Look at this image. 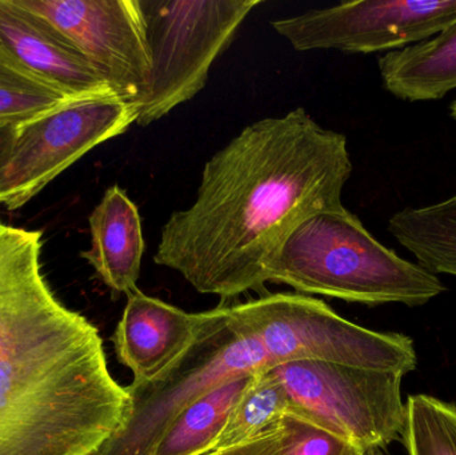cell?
I'll list each match as a JSON object with an SVG mask.
<instances>
[{
  "instance_id": "17",
  "label": "cell",
  "mask_w": 456,
  "mask_h": 455,
  "mask_svg": "<svg viewBox=\"0 0 456 455\" xmlns=\"http://www.w3.org/2000/svg\"><path fill=\"white\" fill-rule=\"evenodd\" d=\"M287 414L289 400L286 389L273 371L265 369L252 377L208 453L243 445L279 424Z\"/></svg>"
},
{
  "instance_id": "22",
  "label": "cell",
  "mask_w": 456,
  "mask_h": 455,
  "mask_svg": "<svg viewBox=\"0 0 456 455\" xmlns=\"http://www.w3.org/2000/svg\"><path fill=\"white\" fill-rule=\"evenodd\" d=\"M18 134V127L12 126H0V166L4 162L11 146H12L13 139Z\"/></svg>"
},
{
  "instance_id": "21",
  "label": "cell",
  "mask_w": 456,
  "mask_h": 455,
  "mask_svg": "<svg viewBox=\"0 0 456 455\" xmlns=\"http://www.w3.org/2000/svg\"><path fill=\"white\" fill-rule=\"evenodd\" d=\"M292 441H294V429L289 417L286 416L267 432L262 433L243 445L205 455H286L291 448Z\"/></svg>"
},
{
  "instance_id": "5",
  "label": "cell",
  "mask_w": 456,
  "mask_h": 455,
  "mask_svg": "<svg viewBox=\"0 0 456 455\" xmlns=\"http://www.w3.org/2000/svg\"><path fill=\"white\" fill-rule=\"evenodd\" d=\"M268 368L265 353L222 304L208 310L189 352L159 378L126 387L128 409L117 433L91 455H150L174 419L216 387Z\"/></svg>"
},
{
  "instance_id": "15",
  "label": "cell",
  "mask_w": 456,
  "mask_h": 455,
  "mask_svg": "<svg viewBox=\"0 0 456 455\" xmlns=\"http://www.w3.org/2000/svg\"><path fill=\"white\" fill-rule=\"evenodd\" d=\"M390 234L434 274L456 277V194L423 207H409L391 216Z\"/></svg>"
},
{
  "instance_id": "9",
  "label": "cell",
  "mask_w": 456,
  "mask_h": 455,
  "mask_svg": "<svg viewBox=\"0 0 456 455\" xmlns=\"http://www.w3.org/2000/svg\"><path fill=\"white\" fill-rule=\"evenodd\" d=\"M456 23V0H359L278 19L273 28L297 51L391 53Z\"/></svg>"
},
{
  "instance_id": "14",
  "label": "cell",
  "mask_w": 456,
  "mask_h": 455,
  "mask_svg": "<svg viewBox=\"0 0 456 455\" xmlns=\"http://www.w3.org/2000/svg\"><path fill=\"white\" fill-rule=\"evenodd\" d=\"M383 87L406 102L444 99L456 90V23L426 42L378 59Z\"/></svg>"
},
{
  "instance_id": "10",
  "label": "cell",
  "mask_w": 456,
  "mask_h": 455,
  "mask_svg": "<svg viewBox=\"0 0 456 455\" xmlns=\"http://www.w3.org/2000/svg\"><path fill=\"white\" fill-rule=\"evenodd\" d=\"M55 26L135 106L149 93L151 55L139 0H19Z\"/></svg>"
},
{
  "instance_id": "18",
  "label": "cell",
  "mask_w": 456,
  "mask_h": 455,
  "mask_svg": "<svg viewBox=\"0 0 456 455\" xmlns=\"http://www.w3.org/2000/svg\"><path fill=\"white\" fill-rule=\"evenodd\" d=\"M401 441L409 455H456V406L428 394L409 395Z\"/></svg>"
},
{
  "instance_id": "23",
  "label": "cell",
  "mask_w": 456,
  "mask_h": 455,
  "mask_svg": "<svg viewBox=\"0 0 456 455\" xmlns=\"http://www.w3.org/2000/svg\"><path fill=\"white\" fill-rule=\"evenodd\" d=\"M363 455H386L383 453V449H369V451H364Z\"/></svg>"
},
{
  "instance_id": "7",
  "label": "cell",
  "mask_w": 456,
  "mask_h": 455,
  "mask_svg": "<svg viewBox=\"0 0 456 455\" xmlns=\"http://www.w3.org/2000/svg\"><path fill=\"white\" fill-rule=\"evenodd\" d=\"M289 400V414L364 451L399 441L406 403L396 371L299 361L270 368Z\"/></svg>"
},
{
  "instance_id": "1",
  "label": "cell",
  "mask_w": 456,
  "mask_h": 455,
  "mask_svg": "<svg viewBox=\"0 0 456 455\" xmlns=\"http://www.w3.org/2000/svg\"><path fill=\"white\" fill-rule=\"evenodd\" d=\"M347 138L303 107L247 126L206 162L197 199L171 214L154 262L222 299L265 288V264L308 216L343 207Z\"/></svg>"
},
{
  "instance_id": "20",
  "label": "cell",
  "mask_w": 456,
  "mask_h": 455,
  "mask_svg": "<svg viewBox=\"0 0 456 455\" xmlns=\"http://www.w3.org/2000/svg\"><path fill=\"white\" fill-rule=\"evenodd\" d=\"M294 441L286 455H363V449L342 440L299 417L287 414Z\"/></svg>"
},
{
  "instance_id": "13",
  "label": "cell",
  "mask_w": 456,
  "mask_h": 455,
  "mask_svg": "<svg viewBox=\"0 0 456 455\" xmlns=\"http://www.w3.org/2000/svg\"><path fill=\"white\" fill-rule=\"evenodd\" d=\"M91 248L80 254L115 294L138 288L146 243L141 214L118 184L104 192L90 218Z\"/></svg>"
},
{
  "instance_id": "2",
  "label": "cell",
  "mask_w": 456,
  "mask_h": 455,
  "mask_svg": "<svg viewBox=\"0 0 456 455\" xmlns=\"http://www.w3.org/2000/svg\"><path fill=\"white\" fill-rule=\"evenodd\" d=\"M42 232L0 221V455H91L125 421L98 329L42 272Z\"/></svg>"
},
{
  "instance_id": "16",
  "label": "cell",
  "mask_w": 456,
  "mask_h": 455,
  "mask_svg": "<svg viewBox=\"0 0 456 455\" xmlns=\"http://www.w3.org/2000/svg\"><path fill=\"white\" fill-rule=\"evenodd\" d=\"M254 376L232 379L184 409L150 455L208 454Z\"/></svg>"
},
{
  "instance_id": "4",
  "label": "cell",
  "mask_w": 456,
  "mask_h": 455,
  "mask_svg": "<svg viewBox=\"0 0 456 455\" xmlns=\"http://www.w3.org/2000/svg\"><path fill=\"white\" fill-rule=\"evenodd\" d=\"M230 317L259 344L268 368L314 361L404 376L417 369L411 338L362 328L313 297L268 294L230 306Z\"/></svg>"
},
{
  "instance_id": "3",
  "label": "cell",
  "mask_w": 456,
  "mask_h": 455,
  "mask_svg": "<svg viewBox=\"0 0 456 455\" xmlns=\"http://www.w3.org/2000/svg\"><path fill=\"white\" fill-rule=\"evenodd\" d=\"M265 280L369 306H422L446 291L438 275L383 246L345 206L300 222L265 262Z\"/></svg>"
},
{
  "instance_id": "19",
  "label": "cell",
  "mask_w": 456,
  "mask_h": 455,
  "mask_svg": "<svg viewBox=\"0 0 456 455\" xmlns=\"http://www.w3.org/2000/svg\"><path fill=\"white\" fill-rule=\"evenodd\" d=\"M74 101L0 61V126L21 127Z\"/></svg>"
},
{
  "instance_id": "8",
  "label": "cell",
  "mask_w": 456,
  "mask_h": 455,
  "mask_svg": "<svg viewBox=\"0 0 456 455\" xmlns=\"http://www.w3.org/2000/svg\"><path fill=\"white\" fill-rule=\"evenodd\" d=\"M138 111L115 95L74 99L18 128L0 166V206L23 207L99 144L122 135Z\"/></svg>"
},
{
  "instance_id": "6",
  "label": "cell",
  "mask_w": 456,
  "mask_h": 455,
  "mask_svg": "<svg viewBox=\"0 0 456 455\" xmlns=\"http://www.w3.org/2000/svg\"><path fill=\"white\" fill-rule=\"evenodd\" d=\"M262 0H139L151 55L149 93L135 104L147 127L205 88L214 61Z\"/></svg>"
},
{
  "instance_id": "24",
  "label": "cell",
  "mask_w": 456,
  "mask_h": 455,
  "mask_svg": "<svg viewBox=\"0 0 456 455\" xmlns=\"http://www.w3.org/2000/svg\"><path fill=\"white\" fill-rule=\"evenodd\" d=\"M452 117L454 118V119H456V99L454 102H452Z\"/></svg>"
},
{
  "instance_id": "12",
  "label": "cell",
  "mask_w": 456,
  "mask_h": 455,
  "mask_svg": "<svg viewBox=\"0 0 456 455\" xmlns=\"http://www.w3.org/2000/svg\"><path fill=\"white\" fill-rule=\"evenodd\" d=\"M206 314L184 312L134 288L112 336L118 361L133 371L136 384L159 378L197 341Z\"/></svg>"
},
{
  "instance_id": "11",
  "label": "cell",
  "mask_w": 456,
  "mask_h": 455,
  "mask_svg": "<svg viewBox=\"0 0 456 455\" xmlns=\"http://www.w3.org/2000/svg\"><path fill=\"white\" fill-rule=\"evenodd\" d=\"M0 61L69 99L115 95L55 26L19 0H0Z\"/></svg>"
}]
</instances>
